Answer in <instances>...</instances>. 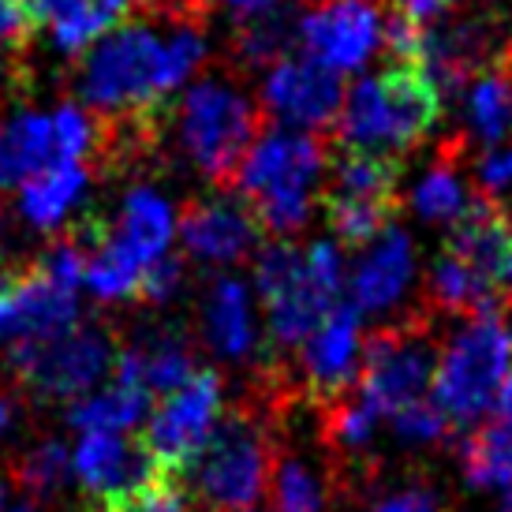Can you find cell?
Listing matches in <instances>:
<instances>
[{
  "label": "cell",
  "mask_w": 512,
  "mask_h": 512,
  "mask_svg": "<svg viewBox=\"0 0 512 512\" xmlns=\"http://www.w3.org/2000/svg\"><path fill=\"white\" fill-rule=\"evenodd\" d=\"M169 8V30L154 23H120L90 45L79 75V94L101 120H124L150 128L161 101L199 72L206 60L202 12L195 0H161Z\"/></svg>",
  "instance_id": "cell-1"
},
{
  "label": "cell",
  "mask_w": 512,
  "mask_h": 512,
  "mask_svg": "<svg viewBox=\"0 0 512 512\" xmlns=\"http://www.w3.org/2000/svg\"><path fill=\"white\" fill-rule=\"evenodd\" d=\"M326 165L329 150L318 135L266 131L247 150L232 184L240 187L258 232H266L273 240H288L311 221V206L322 187Z\"/></svg>",
  "instance_id": "cell-2"
},
{
  "label": "cell",
  "mask_w": 512,
  "mask_h": 512,
  "mask_svg": "<svg viewBox=\"0 0 512 512\" xmlns=\"http://www.w3.org/2000/svg\"><path fill=\"white\" fill-rule=\"evenodd\" d=\"M441 90L419 64H393L382 75L359 79L337 113L344 146L363 150H412L441 120Z\"/></svg>",
  "instance_id": "cell-3"
},
{
  "label": "cell",
  "mask_w": 512,
  "mask_h": 512,
  "mask_svg": "<svg viewBox=\"0 0 512 512\" xmlns=\"http://www.w3.org/2000/svg\"><path fill=\"white\" fill-rule=\"evenodd\" d=\"M273 434L255 408H228L184 471L191 501L206 512H255L270 486Z\"/></svg>",
  "instance_id": "cell-4"
},
{
  "label": "cell",
  "mask_w": 512,
  "mask_h": 512,
  "mask_svg": "<svg viewBox=\"0 0 512 512\" xmlns=\"http://www.w3.org/2000/svg\"><path fill=\"white\" fill-rule=\"evenodd\" d=\"M512 370V329L501 311L471 314L434 367V404L449 423L483 419Z\"/></svg>",
  "instance_id": "cell-5"
},
{
  "label": "cell",
  "mask_w": 512,
  "mask_h": 512,
  "mask_svg": "<svg viewBox=\"0 0 512 512\" xmlns=\"http://www.w3.org/2000/svg\"><path fill=\"white\" fill-rule=\"evenodd\" d=\"M262 131V113L247 94L221 79H202L180 105V143L191 165L217 187H232L247 150Z\"/></svg>",
  "instance_id": "cell-6"
},
{
  "label": "cell",
  "mask_w": 512,
  "mask_h": 512,
  "mask_svg": "<svg viewBox=\"0 0 512 512\" xmlns=\"http://www.w3.org/2000/svg\"><path fill=\"white\" fill-rule=\"evenodd\" d=\"M120 341L101 322H75L64 333L15 341L12 370L34 397L68 400L83 397L116 367Z\"/></svg>",
  "instance_id": "cell-7"
},
{
  "label": "cell",
  "mask_w": 512,
  "mask_h": 512,
  "mask_svg": "<svg viewBox=\"0 0 512 512\" xmlns=\"http://www.w3.org/2000/svg\"><path fill=\"white\" fill-rule=\"evenodd\" d=\"M438 367V344L427 318H404L397 326H382L363 344L356 389L378 415H393L412 400L427 397Z\"/></svg>",
  "instance_id": "cell-8"
},
{
  "label": "cell",
  "mask_w": 512,
  "mask_h": 512,
  "mask_svg": "<svg viewBox=\"0 0 512 512\" xmlns=\"http://www.w3.org/2000/svg\"><path fill=\"white\" fill-rule=\"evenodd\" d=\"M255 285L277 348H299L337 303V292L322 285L318 273L311 270L307 251H299L288 240H273L258 255Z\"/></svg>",
  "instance_id": "cell-9"
},
{
  "label": "cell",
  "mask_w": 512,
  "mask_h": 512,
  "mask_svg": "<svg viewBox=\"0 0 512 512\" xmlns=\"http://www.w3.org/2000/svg\"><path fill=\"white\" fill-rule=\"evenodd\" d=\"M221 397L225 393L217 370H195L184 385L165 393L143 430V449L157 471L184 475L191 468V460L202 453L221 419Z\"/></svg>",
  "instance_id": "cell-10"
},
{
  "label": "cell",
  "mask_w": 512,
  "mask_h": 512,
  "mask_svg": "<svg viewBox=\"0 0 512 512\" xmlns=\"http://www.w3.org/2000/svg\"><path fill=\"white\" fill-rule=\"evenodd\" d=\"M382 27L374 0H307L296 15V42L333 72H356L378 53Z\"/></svg>",
  "instance_id": "cell-11"
},
{
  "label": "cell",
  "mask_w": 512,
  "mask_h": 512,
  "mask_svg": "<svg viewBox=\"0 0 512 512\" xmlns=\"http://www.w3.org/2000/svg\"><path fill=\"white\" fill-rule=\"evenodd\" d=\"M445 251L475 277L494 311L512 307V217L494 195H471Z\"/></svg>",
  "instance_id": "cell-12"
},
{
  "label": "cell",
  "mask_w": 512,
  "mask_h": 512,
  "mask_svg": "<svg viewBox=\"0 0 512 512\" xmlns=\"http://www.w3.org/2000/svg\"><path fill=\"white\" fill-rule=\"evenodd\" d=\"M262 101L277 120L296 128H326L344 101V79L311 57H281L266 75Z\"/></svg>",
  "instance_id": "cell-13"
},
{
  "label": "cell",
  "mask_w": 512,
  "mask_h": 512,
  "mask_svg": "<svg viewBox=\"0 0 512 512\" xmlns=\"http://www.w3.org/2000/svg\"><path fill=\"white\" fill-rule=\"evenodd\" d=\"M299 348H303V359H299L303 382L318 397V404L356 389L359 352H363V322H359L356 303H333Z\"/></svg>",
  "instance_id": "cell-14"
},
{
  "label": "cell",
  "mask_w": 512,
  "mask_h": 512,
  "mask_svg": "<svg viewBox=\"0 0 512 512\" xmlns=\"http://www.w3.org/2000/svg\"><path fill=\"white\" fill-rule=\"evenodd\" d=\"M72 471L86 494L98 498L101 509L131 494L157 468L143 449V441H131L128 434H113V430H83L79 445L72 449Z\"/></svg>",
  "instance_id": "cell-15"
},
{
  "label": "cell",
  "mask_w": 512,
  "mask_h": 512,
  "mask_svg": "<svg viewBox=\"0 0 512 512\" xmlns=\"http://www.w3.org/2000/svg\"><path fill=\"white\" fill-rule=\"evenodd\" d=\"M79 288L60 281L42 262L27 270H15L12 285V337L15 341H34V337H53L79 322Z\"/></svg>",
  "instance_id": "cell-16"
},
{
  "label": "cell",
  "mask_w": 512,
  "mask_h": 512,
  "mask_svg": "<svg viewBox=\"0 0 512 512\" xmlns=\"http://www.w3.org/2000/svg\"><path fill=\"white\" fill-rule=\"evenodd\" d=\"M415 277V251L404 228H382L370 240L367 255L352 270V303L356 311L382 314L397 307Z\"/></svg>",
  "instance_id": "cell-17"
},
{
  "label": "cell",
  "mask_w": 512,
  "mask_h": 512,
  "mask_svg": "<svg viewBox=\"0 0 512 512\" xmlns=\"http://www.w3.org/2000/svg\"><path fill=\"white\" fill-rule=\"evenodd\" d=\"M255 217L228 206V202H191L180 217V240H184L187 255L199 262H214V266H232L255 251L258 243Z\"/></svg>",
  "instance_id": "cell-18"
},
{
  "label": "cell",
  "mask_w": 512,
  "mask_h": 512,
  "mask_svg": "<svg viewBox=\"0 0 512 512\" xmlns=\"http://www.w3.org/2000/svg\"><path fill=\"white\" fill-rule=\"evenodd\" d=\"M68 161L53 113H19L0 124V191L23 187L34 172Z\"/></svg>",
  "instance_id": "cell-19"
},
{
  "label": "cell",
  "mask_w": 512,
  "mask_h": 512,
  "mask_svg": "<svg viewBox=\"0 0 512 512\" xmlns=\"http://www.w3.org/2000/svg\"><path fill=\"white\" fill-rule=\"evenodd\" d=\"M202 329L217 356L247 359L258 348L255 303L240 277H217L202 299Z\"/></svg>",
  "instance_id": "cell-20"
},
{
  "label": "cell",
  "mask_w": 512,
  "mask_h": 512,
  "mask_svg": "<svg viewBox=\"0 0 512 512\" xmlns=\"http://www.w3.org/2000/svg\"><path fill=\"white\" fill-rule=\"evenodd\" d=\"M109 232L143 266H150L161 255H169L172 232H176L172 202L161 191H154V187H131L124 202H120V217H116V225Z\"/></svg>",
  "instance_id": "cell-21"
},
{
  "label": "cell",
  "mask_w": 512,
  "mask_h": 512,
  "mask_svg": "<svg viewBox=\"0 0 512 512\" xmlns=\"http://www.w3.org/2000/svg\"><path fill=\"white\" fill-rule=\"evenodd\" d=\"M15 8L30 30H49L60 53H83L116 23L101 0H15Z\"/></svg>",
  "instance_id": "cell-22"
},
{
  "label": "cell",
  "mask_w": 512,
  "mask_h": 512,
  "mask_svg": "<svg viewBox=\"0 0 512 512\" xmlns=\"http://www.w3.org/2000/svg\"><path fill=\"white\" fill-rule=\"evenodd\" d=\"M116 374L139 382L146 393H172L195 374V348L187 344L184 333H157L139 348H124L116 356Z\"/></svg>",
  "instance_id": "cell-23"
},
{
  "label": "cell",
  "mask_w": 512,
  "mask_h": 512,
  "mask_svg": "<svg viewBox=\"0 0 512 512\" xmlns=\"http://www.w3.org/2000/svg\"><path fill=\"white\" fill-rule=\"evenodd\" d=\"M86 187H90V169L83 161H57L49 169L34 172L19 187V214L34 228H57L83 202Z\"/></svg>",
  "instance_id": "cell-24"
},
{
  "label": "cell",
  "mask_w": 512,
  "mask_h": 512,
  "mask_svg": "<svg viewBox=\"0 0 512 512\" xmlns=\"http://www.w3.org/2000/svg\"><path fill=\"white\" fill-rule=\"evenodd\" d=\"M150 412V393L139 382H131L124 374L113 370V382L98 389V393H83L68 408V423L79 434L83 430H113V434H128L146 419Z\"/></svg>",
  "instance_id": "cell-25"
},
{
  "label": "cell",
  "mask_w": 512,
  "mask_h": 512,
  "mask_svg": "<svg viewBox=\"0 0 512 512\" xmlns=\"http://www.w3.org/2000/svg\"><path fill=\"white\" fill-rule=\"evenodd\" d=\"M329 191L356 199L400 202V165L385 150L344 146L329 157Z\"/></svg>",
  "instance_id": "cell-26"
},
{
  "label": "cell",
  "mask_w": 512,
  "mask_h": 512,
  "mask_svg": "<svg viewBox=\"0 0 512 512\" xmlns=\"http://www.w3.org/2000/svg\"><path fill=\"white\" fill-rule=\"evenodd\" d=\"M464 479L475 490H505L512 486V419H490L475 427L460 449Z\"/></svg>",
  "instance_id": "cell-27"
},
{
  "label": "cell",
  "mask_w": 512,
  "mask_h": 512,
  "mask_svg": "<svg viewBox=\"0 0 512 512\" xmlns=\"http://www.w3.org/2000/svg\"><path fill=\"white\" fill-rule=\"evenodd\" d=\"M512 57H498L468 90V116L486 146L512 135Z\"/></svg>",
  "instance_id": "cell-28"
},
{
  "label": "cell",
  "mask_w": 512,
  "mask_h": 512,
  "mask_svg": "<svg viewBox=\"0 0 512 512\" xmlns=\"http://www.w3.org/2000/svg\"><path fill=\"white\" fill-rule=\"evenodd\" d=\"M468 199L471 195L464 187V176H460V150L453 143H445L434 157V165L419 176V184L412 191L415 214L427 217V221H449L453 225L456 217L464 214Z\"/></svg>",
  "instance_id": "cell-29"
},
{
  "label": "cell",
  "mask_w": 512,
  "mask_h": 512,
  "mask_svg": "<svg viewBox=\"0 0 512 512\" xmlns=\"http://www.w3.org/2000/svg\"><path fill=\"white\" fill-rule=\"evenodd\" d=\"M68 475H72V453H68V445L57 438H45L15 456L8 483H12V490H19L23 498H30L38 505V501L60 498L64 486H68Z\"/></svg>",
  "instance_id": "cell-30"
},
{
  "label": "cell",
  "mask_w": 512,
  "mask_h": 512,
  "mask_svg": "<svg viewBox=\"0 0 512 512\" xmlns=\"http://www.w3.org/2000/svg\"><path fill=\"white\" fill-rule=\"evenodd\" d=\"M273 512H326V486L318 471L292 449H273Z\"/></svg>",
  "instance_id": "cell-31"
},
{
  "label": "cell",
  "mask_w": 512,
  "mask_h": 512,
  "mask_svg": "<svg viewBox=\"0 0 512 512\" xmlns=\"http://www.w3.org/2000/svg\"><path fill=\"white\" fill-rule=\"evenodd\" d=\"M322 202H326V221L333 228V236L348 247L370 243L382 228H389V221L397 214V202L356 199V195H333V191H322Z\"/></svg>",
  "instance_id": "cell-32"
},
{
  "label": "cell",
  "mask_w": 512,
  "mask_h": 512,
  "mask_svg": "<svg viewBox=\"0 0 512 512\" xmlns=\"http://www.w3.org/2000/svg\"><path fill=\"white\" fill-rule=\"evenodd\" d=\"M296 15L285 4H273L270 12H258L240 19L236 49L247 64H273L288 53V45L296 42Z\"/></svg>",
  "instance_id": "cell-33"
},
{
  "label": "cell",
  "mask_w": 512,
  "mask_h": 512,
  "mask_svg": "<svg viewBox=\"0 0 512 512\" xmlns=\"http://www.w3.org/2000/svg\"><path fill=\"white\" fill-rule=\"evenodd\" d=\"M191 490H187L184 475H169V471H154L146 483H139L131 494L101 505L98 512H191Z\"/></svg>",
  "instance_id": "cell-34"
},
{
  "label": "cell",
  "mask_w": 512,
  "mask_h": 512,
  "mask_svg": "<svg viewBox=\"0 0 512 512\" xmlns=\"http://www.w3.org/2000/svg\"><path fill=\"white\" fill-rule=\"evenodd\" d=\"M393 419V430H397L404 441H415V445H434V441L449 438V415L441 412L434 400L419 397L412 404H404L397 412L389 415Z\"/></svg>",
  "instance_id": "cell-35"
},
{
  "label": "cell",
  "mask_w": 512,
  "mask_h": 512,
  "mask_svg": "<svg viewBox=\"0 0 512 512\" xmlns=\"http://www.w3.org/2000/svg\"><path fill=\"white\" fill-rule=\"evenodd\" d=\"M184 285V262L172 255H161L157 262H150L143 270V281H139V296L150 299V303H169Z\"/></svg>",
  "instance_id": "cell-36"
},
{
  "label": "cell",
  "mask_w": 512,
  "mask_h": 512,
  "mask_svg": "<svg viewBox=\"0 0 512 512\" xmlns=\"http://www.w3.org/2000/svg\"><path fill=\"white\" fill-rule=\"evenodd\" d=\"M367 512H445V505L430 486H404L378 498Z\"/></svg>",
  "instance_id": "cell-37"
},
{
  "label": "cell",
  "mask_w": 512,
  "mask_h": 512,
  "mask_svg": "<svg viewBox=\"0 0 512 512\" xmlns=\"http://www.w3.org/2000/svg\"><path fill=\"white\" fill-rule=\"evenodd\" d=\"M389 12L404 15L408 23H415L419 30H430L445 12H453L460 0H389Z\"/></svg>",
  "instance_id": "cell-38"
},
{
  "label": "cell",
  "mask_w": 512,
  "mask_h": 512,
  "mask_svg": "<svg viewBox=\"0 0 512 512\" xmlns=\"http://www.w3.org/2000/svg\"><path fill=\"white\" fill-rule=\"evenodd\" d=\"M479 180H483L486 191L512 187V150H490L479 165Z\"/></svg>",
  "instance_id": "cell-39"
},
{
  "label": "cell",
  "mask_w": 512,
  "mask_h": 512,
  "mask_svg": "<svg viewBox=\"0 0 512 512\" xmlns=\"http://www.w3.org/2000/svg\"><path fill=\"white\" fill-rule=\"evenodd\" d=\"M27 34L30 27L15 8V0H0V45H23Z\"/></svg>",
  "instance_id": "cell-40"
},
{
  "label": "cell",
  "mask_w": 512,
  "mask_h": 512,
  "mask_svg": "<svg viewBox=\"0 0 512 512\" xmlns=\"http://www.w3.org/2000/svg\"><path fill=\"white\" fill-rule=\"evenodd\" d=\"M12 285H15V270L0 266V337L12 333Z\"/></svg>",
  "instance_id": "cell-41"
},
{
  "label": "cell",
  "mask_w": 512,
  "mask_h": 512,
  "mask_svg": "<svg viewBox=\"0 0 512 512\" xmlns=\"http://www.w3.org/2000/svg\"><path fill=\"white\" fill-rule=\"evenodd\" d=\"M0 512H38V505L30 498H15L12 494V483H0Z\"/></svg>",
  "instance_id": "cell-42"
},
{
  "label": "cell",
  "mask_w": 512,
  "mask_h": 512,
  "mask_svg": "<svg viewBox=\"0 0 512 512\" xmlns=\"http://www.w3.org/2000/svg\"><path fill=\"white\" fill-rule=\"evenodd\" d=\"M221 4H228V8H232V12L240 15V19H247V15L270 12L273 4H281V0H221Z\"/></svg>",
  "instance_id": "cell-43"
},
{
  "label": "cell",
  "mask_w": 512,
  "mask_h": 512,
  "mask_svg": "<svg viewBox=\"0 0 512 512\" xmlns=\"http://www.w3.org/2000/svg\"><path fill=\"white\" fill-rule=\"evenodd\" d=\"M494 408H498L501 419H512V370L505 374V382H501V393L494 400Z\"/></svg>",
  "instance_id": "cell-44"
},
{
  "label": "cell",
  "mask_w": 512,
  "mask_h": 512,
  "mask_svg": "<svg viewBox=\"0 0 512 512\" xmlns=\"http://www.w3.org/2000/svg\"><path fill=\"white\" fill-rule=\"evenodd\" d=\"M12 427V400L4 397V389H0V434Z\"/></svg>",
  "instance_id": "cell-45"
},
{
  "label": "cell",
  "mask_w": 512,
  "mask_h": 512,
  "mask_svg": "<svg viewBox=\"0 0 512 512\" xmlns=\"http://www.w3.org/2000/svg\"><path fill=\"white\" fill-rule=\"evenodd\" d=\"M498 512H512V486H505V490H501V505H498Z\"/></svg>",
  "instance_id": "cell-46"
}]
</instances>
